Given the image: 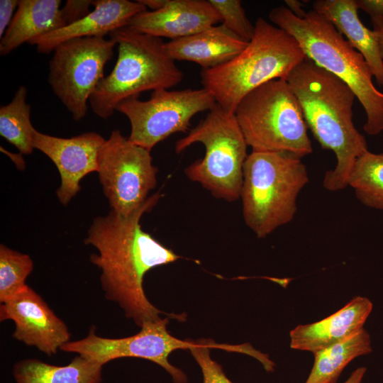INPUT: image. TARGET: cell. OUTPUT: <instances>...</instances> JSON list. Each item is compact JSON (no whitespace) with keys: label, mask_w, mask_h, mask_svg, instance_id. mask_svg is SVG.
Returning a JSON list of instances; mask_svg holds the SVG:
<instances>
[{"label":"cell","mask_w":383,"mask_h":383,"mask_svg":"<svg viewBox=\"0 0 383 383\" xmlns=\"http://www.w3.org/2000/svg\"><path fill=\"white\" fill-rule=\"evenodd\" d=\"M146 8L148 7L152 11L161 9L165 4L166 0H139Z\"/></svg>","instance_id":"836d02e7"},{"label":"cell","mask_w":383,"mask_h":383,"mask_svg":"<svg viewBox=\"0 0 383 383\" xmlns=\"http://www.w3.org/2000/svg\"><path fill=\"white\" fill-rule=\"evenodd\" d=\"M157 192L128 216L111 209L90 226L84 243L96 248L90 261L101 271L100 282L106 299L114 301L127 318L141 327L163 313L145 296L143 283L151 269L174 262L181 257L143 230L140 219L157 204Z\"/></svg>","instance_id":"6da1fadb"},{"label":"cell","mask_w":383,"mask_h":383,"mask_svg":"<svg viewBox=\"0 0 383 383\" xmlns=\"http://www.w3.org/2000/svg\"><path fill=\"white\" fill-rule=\"evenodd\" d=\"M248 43L221 23L189 36L172 40L165 43V47L174 61L194 62L202 70H208L231 60Z\"/></svg>","instance_id":"ac0fdd59"},{"label":"cell","mask_w":383,"mask_h":383,"mask_svg":"<svg viewBox=\"0 0 383 383\" xmlns=\"http://www.w3.org/2000/svg\"><path fill=\"white\" fill-rule=\"evenodd\" d=\"M284 2L287 4V7L297 17L303 18L306 11L303 9V4L299 1L296 0H286Z\"/></svg>","instance_id":"1f68e13d"},{"label":"cell","mask_w":383,"mask_h":383,"mask_svg":"<svg viewBox=\"0 0 383 383\" xmlns=\"http://www.w3.org/2000/svg\"><path fill=\"white\" fill-rule=\"evenodd\" d=\"M223 24L242 40L250 42L255 32L240 0H209Z\"/></svg>","instance_id":"4316f807"},{"label":"cell","mask_w":383,"mask_h":383,"mask_svg":"<svg viewBox=\"0 0 383 383\" xmlns=\"http://www.w3.org/2000/svg\"><path fill=\"white\" fill-rule=\"evenodd\" d=\"M216 104L204 88L152 91L149 99L128 98L116 111L124 114L131 123L129 140L149 151L158 143L177 132L187 131L196 113L209 111Z\"/></svg>","instance_id":"30bf717a"},{"label":"cell","mask_w":383,"mask_h":383,"mask_svg":"<svg viewBox=\"0 0 383 383\" xmlns=\"http://www.w3.org/2000/svg\"><path fill=\"white\" fill-rule=\"evenodd\" d=\"M372 23L373 25V31L377 37L380 55L383 60V18L372 21Z\"/></svg>","instance_id":"4dcf8cb0"},{"label":"cell","mask_w":383,"mask_h":383,"mask_svg":"<svg viewBox=\"0 0 383 383\" xmlns=\"http://www.w3.org/2000/svg\"><path fill=\"white\" fill-rule=\"evenodd\" d=\"M195 143L204 145L205 155L185 168L187 177L218 199H238L248 145L235 113L216 104L204 120L176 142L174 150L180 153Z\"/></svg>","instance_id":"ba28073f"},{"label":"cell","mask_w":383,"mask_h":383,"mask_svg":"<svg viewBox=\"0 0 383 383\" xmlns=\"http://www.w3.org/2000/svg\"><path fill=\"white\" fill-rule=\"evenodd\" d=\"M211 348L241 353L249 355L255 359H257L260 355V352L255 350L249 344L232 345L218 344L211 340H197V345L189 350L201 368L203 383H233L226 377L221 366L211 359L209 351Z\"/></svg>","instance_id":"484cf974"},{"label":"cell","mask_w":383,"mask_h":383,"mask_svg":"<svg viewBox=\"0 0 383 383\" xmlns=\"http://www.w3.org/2000/svg\"><path fill=\"white\" fill-rule=\"evenodd\" d=\"M306 58L292 35L260 17L248 46L231 60L202 70L201 84L217 104L234 113L246 94L270 81L286 79Z\"/></svg>","instance_id":"277c9868"},{"label":"cell","mask_w":383,"mask_h":383,"mask_svg":"<svg viewBox=\"0 0 383 383\" xmlns=\"http://www.w3.org/2000/svg\"><path fill=\"white\" fill-rule=\"evenodd\" d=\"M28 90L20 86L13 99L0 108V135L21 153L31 154L35 128L30 121V106L27 103Z\"/></svg>","instance_id":"603a6c76"},{"label":"cell","mask_w":383,"mask_h":383,"mask_svg":"<svg viewBox=\"0 0 383 383\" xmlns=\"http://www.w3.org/2000/svg\"><path fill=\"white\" fill-rule=\"evenodd\" d=\"M309 181L301 158L279 152L252 151L243 165V216L259 238L290 223L299 194Z\"/></svg>","instance_id":"8992f818"},{"label":"cell","mask_w":383,"mask_h":383,"mask_svg":"<svg viewBox=\"0 0 383 383\" xmlns=\"http://www.w3.org/2000/svg\"><path fill=\"white\" fill-rule=\"evenodd\" d=\"M18 0L0 1V37L5 34L13 16V12L18 6Z\"/></svg>","instance_id":"f1b7e54d"},{"label":"cell","mask_w":383,"mask_h":383,"mask_svg":"<svg viewBox=\"0 0 383 383\" xmlns=\"http://www.w3.org/2000/svg\"><path fill=\"white\" fill-rule=\"evenodd\" d=\"M103 365L78 355L67 365H53L35 358L13 365L17 383H100Z\"/></svg>","instance_id":"44dd1931"},{"label":"cell","mask_w":383,"mask_h":383,"mask_svg":"<svg viewBox=\"0 0 383 383\" xmlns=\"http://www.w3.org/2000/svg\"><path fill=\"white\" fill-rule=\"evenodd\" d=\"M11 320L13 337L48 355L55 354L70 341V333L43 299L27 285L0 306V321Z\"/></svg>","instance_id":"4fadbf2b"},{"label":"cell","mask_w":383,"mask_h":383,"mask_svg":"<svg viewBox=\"0 0 383 383\" xmlns=\"http://www.w3.org/2000/svg\"><path fill=\"white\" fill-rule=\"evenodd\" d=\"M372 351L370 335L362 328L345 340L315 353L313 365L305 383H337L353 360Z\"/></svg>","instance_id":"7402d4cb"},{"label":"cell","mask_w":383,"mask_h":383,"mask_svg":"<svg viewBox=\"0 0 383 383\" xmlns=\"http://www.w3.org/2000/svg\"><path fill=\"white\" fill-rule=\"evenodd\" d=\"M157 167L150 151L111 132L98 153L97 172L111 210L128 216L149 197L157 184Z\"/></svg>","instance_id":"8fae6325"},{"label":"cell","mask_w":383,"mask_h":383,"mask_svg":"<svg viewBox=\"0 0 383 383\" xmlns=\"http://www.w3.org/2000/svg\"><path fill=\"white\" fill-rule=\"evenodd\" d=\"M221 22L209 0H166L156 11L145 10L130 21L128 27L157 38L175 40L201 32Z\"/></svg>","instance_id":"9a60e30c"},{"label":"cell","mask_w":383,"mask_h":383,"mask_svg":"<svg viewBox=\"0 0 383 383\" xmlns=\"http://www.w3.org/2000/svg\"><path fill=\"white\" fill-rule=\"evenodd\" d=\"M167 318L144 323L140 331L131 336L108 338L96 334L94 326L88 335L77 340L64 344L60 350L74 353L97 362L104 366L109 361L121 357H138L152 361L165 369L174 383H187L186 374L171 365L170 355L178 349H189L197 345V340H181L167 331Z\"/></svg>","instance_id":"7c38bea8"},{"label":"cell","mask_w":383,"mask_h":383,"mask_svg":"<svg viewBox=\"0 0 383 383\" xmlns=\"http://www.w3.org/2000/svg\"><path fill=\"white\" fill-rule=\"evenodd\" d=\"M286 80L299 102L308 128L321 148L336 157L335 168L325 174L323 187L331 192L345 189L355 161L368 151L365 136L353 123L355 94L309 58L294 68Z\"/></svg>","instance_id":"7a4b0ae2"},{"label":"cell","mask_w":383,"mask_h":383,"mask_svg":"<svg viewBox=\"0 0 383 383\" xmlns=\"http://www.w3.org/2000/svg\"><path fill=\"white\" fill-rule=\"evenodd\" d=\"M105 140L95 132L64 138L35 129L33 147L48 156L58 170L61 182L56 193L64 206L79 192L80 180L87 174L97 172L98 153Z\"/></svg>","instance_id":"5bb4252c"},{"label":"cell","mask_w":383,"mask_h":383,"mask_svg":"<svg viewBox=\"0 0 383 383\" xmlns=\"http://www.w3.org/2000/svg\"><path fill=\"white\" fill-rule=\"evenodd\" d=\"M312 10L323 16L358 51L370 66L377 82L383 86V60L376 35L360 21L355 0H317Z\"/></svg>","instance_id":"d6986e66"},{"label":"cell","mask_w":383,"mask_h":383,"mask_svg":"<svg viewBox=\"0 0 383 383\" xmlns=\"http://www.w3.org/2000/svg\"><path fill=\"white\" fill-rule=\"evenodd\" d=\"M358 9L368 13L372 21L383 18V0H355Z\"/></svg>","instance_id":"f546056e"},{"label":"cell","mask_w":383,"mask_h":383,"mask_svg":"<svg viewBox=\"0 0 383 383\" xmlns=\"http://www.w3.org/2000/svg\"><path fill=\"white\" fill-rule=\"evenodd\" d=\"M60 4V0H20L1 38L0 55H9L24 43L67 26Z\"/></svg>","instance_id":"ffe728a7"},{"label":"cell","mask_w":383,"mask_h":383,"mask_svg":"<svg viewBox=\"0 0 383 383\" xmlns=\"http://www.w3.org/2000/svg\"><path fill=\"white\" fill-rule=\"evenodd\" d=\"M372 308L369 299L355 296L331 316L293 328L289 333L290 348L314 354L339 343L363 328Z\"/></svg>","instance_id":"e0dca14e"},{"label":"cell","mask_w":383,"mask_h":383,"mask_svg":"<svg viewBox=\"0 0 383 383\" xmlns=\"http://www.w3.org/2000/svg\"><path fill=\"white\" fill-rule=\"evenodd\" d=\"M118 45V58L89 98L92 111L103 119L110 118L123 101L145 91L168 89L183 78L182 72L167 52L160 38L134 30L128 26L109 34Z\"/></svg>","instance_id":"5b68a950"},{"label":"cell","mask_w":383,"mask_h":383,"mask_svg":"<svg viewBox=\"0 0 383 383\" xmlns=\"http://www.w3.org/2000/svg\"><path fill=\"white\" fill-rule=\"evenodd\" d=\"M93 11L80 20L62 28L51 31L31 40L37 51L48 54L61 43L79 38L104 37L113 31L126 27L136 14L147 10L139 1L94 0Z\"/></svg>","instance_id":"2e32d148"},{"label":"cell","mask_w":383,"mask_h":383,"mask_svg":"<svg viewBox=\"0 0 383 383\" xmlns=\"http://www.w3.org/2000/svg\"><path fill=\"white\" fill-rule=\"evenodd\" d=\"M269 18L298 41L307 58L352 89L367 116L366 133L375 135L383 131V93L374 85L373 74L363 56L328 21L312 9L299 18L285 6L272 9Z\"/></svg>","instance_id":"3957f363"},{"label":"cell","mask_w":383,"mask_h":383,"mask_svg":"<svg viewBox=\"0 0 383 383\" xmlns=\"http://www.w3.org/2000/svg\"><path fill=\"white\" fill-rule=\"evenodd\" d=\"M367 372L365 367H360L355 370L343 383H361Z\"/></svg>","instance_id":"d6a6232c"},{"label":"cell","mask_w":383,"mask_h":383,"mask_svg":"<svg viewBox=\"0 0 383 383\" xmlns=\"http://www.w3.org/2000/svg\"><path fill=\"white\" fill-rule=\"evenodd\" d=\"M234 113L252 151L285 152L301 159L313 151L301 106L284 79L249 92Z\"/></svg>","instance_id":"52a82bcc"},{"label":"cell","mask_w":383,"mask_h":383,"mask_svg":"<svg viewBox=\"0 0 383 383\" xmlns=\"http://www.w3.org/2000/svg\"><path fill=\"white\" fill-rule=\"evenodd\" d=\"M91 1L68 0L61 9L67 26L72 24L87 15Z\"/></svg>","instance_id":"83f0119b"},{"label":"cell","mask_w":383,"mask_h":383,"mask_svg":"<svg viewBox=\"0 0 383 383\" xmlns=\"http://www.w3.org/2000/svg\"><path fill=\"white\" fill-rule=\"evenodd\" d=\"M33 262L27 254L0 245V302L10 299L22 291L32 272Z\"/></svg>","instance_id":"d4e9b609"},{"label":"cell","mask_w":383,"mask_h":383,"mask_svg":"<svg viewBox=\"0 0 383 383\" xmlns=\"http://www.w3.org/2000/svg\"><path fill=\"white\" fill-rule=\"evenodd\" d=\"M348 186L365 206L383 209V152L369 150L360 155L350 173Z\"/></svg>","instance_id":"cb8c5ba5"},{"label":"cell","mask_w":383,"mask_h":383,"mask_svg":"<svg viewBox=\"0 0 383 383\" xmlns=\"http://www.w3.org/2000/svg\"><path fill=\"white\" fill-rule=\"evenodd\" d=\"M116 45L111 38L85 37L65 41L54 50L48 84L75 121L86 116L87 101L104 77Z\"/></svg>","instance_id":"9c48e42d"}]
</instances>
